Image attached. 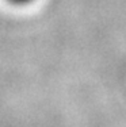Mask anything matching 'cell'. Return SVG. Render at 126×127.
I'll return each instance as SVG.
<instances>
[{
	"label": "cell",
	"mask_w": 126,
	"mask_h": 127,
	"mask_svg": "<svg viewBox=\"0 0 126 127\" xmlns=\"http://www.w3.org/2000/svg\"><path fill=\"white\" fill-rule=\"evenodd\" d=\"M7 1H10L14 5H27L30 3L35 1V0H7Z\"/></svg>",
	"instance_id": "obj_1"
}]
</instances>
